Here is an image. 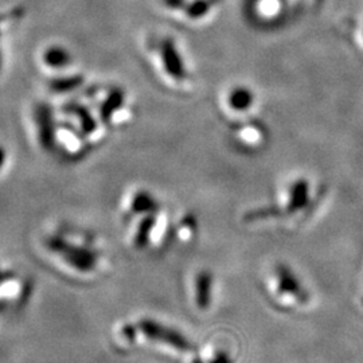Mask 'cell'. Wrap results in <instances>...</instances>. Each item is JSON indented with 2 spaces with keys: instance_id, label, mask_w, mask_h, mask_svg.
I'll use <instances>...</instances> for the list:
<instances>
[{
  "instance_id": "cell-1",
  "label": "cell",
  "mask_w": 363,
  "mask_h": 363,
  "mask_svg": "<svg viewBox=\"0 0 363 363\" xmlns=\"http://www.w3.org/2000/svg\"><path fill=\"white\" fill-rule=\"evenodd\" d=\"M276 276H277V286L279 292L281 295H291L296 298L300 303H307L310 295L306 291V288L300 284V280L289 267L284 264H280L276 268Z\"/></svg>"
},
{
  "instance_id": "cell-2",
  "label": "cell",
  "mask_w": 363,
  "mask_h": 363,
  "mask_svg": "<svg viewBox=\"0 0 363 363\" xmlns=\"http://www.w3.org/2000/svg\"><path fill=\"white\" fill-rule=\"evenodd\" d=\"M162 55L164 69L171 77L175 79H184L186 77V69L182 61L181 54L178 52L175 43L171 39H166L162 45Z\"/></svg>"
},
{
  "instance_id": "cell-3",
  "label": "cell",
  "mask_w": 363,
  "mask_h": 363,
  "mask_svg": "<svg viewBox=\"0 0 363 363\" xmlns=\"http://www.w3.org/2000/svg\"><path fill=\"white\" fill-rule=\"evenodd\" d=\"M310 201V183L307 179H298L294 182L289 194L286 208L289 213H298L307 206Z\"/></svg>"
},
{
  "instance_id": "cell-4",
  "label": "cell",
  "mask_w": 363,
  "mask_h": 363,
  "mask_svg": "<svg viewBox=\"0 0 363 363\" xmlns=\"http://www.w3.org/2000/svg\"><path fill=\"white\" fill-rule=\"evenodd\" d=\"M196 286V303L198 307L206 310L211 303V289H213V276L208 271L199 273L195 281Z\"/></svg>"
},
{
  "instance_id": "cell-5",
  "label": "cell",
  "mask_w": 363,
  "mask_h": 363,
  "mask_svg": "<svg viewBox=\"0 0 363 363\" xmlns=\"http://www.w3.org/2000/svg\"><path fill=\"white\" fill-rule=\"evenodd\" d=\"M228 103L237 112H245L255 104V94L247 86H237L230 91Z\"/></svg>"
},
{
  "instance_id": "cell-6",
  "label": "cell",
  "mask_w": 363,
  "mask_h": 363,
  "mask_svg": "<svg viewBox=\"0 0 363 363\" xmlns=\"http://www.w3.org/2000/svg\"><path fill=\"white\" fill-rule=\"evenodd\" d=\"M40 117H39V130H40V139L43 142L45 147H50L52 144V118H50V112L49 108H42L39 109Z\"/></svg>"
},
{
  "instance_id": "cell-7",
  "label": "cell",
  "mask_w": 363,
  "mask_h": 363,
  "mask_svg": "<svg viewBox=\"0 0 363 363\" xmlns=\"http://www.w3.org/2000/svg\"><path fill=\"white\" fill-rule=\"evenodd\" d=\"M45 62L52 67H62L70 62V55L62 48H52L45 54Z\"/></svg>"
},
{
  "instance_id": "cell-8",
  "label": "cell",
  "mask_w": 363,
  "mask_h": 363,
  "mask_svg": "<svg viewBox=\"0 0 363 363\" xmlns=\"http://www.w3.org/2000/svg\"><path fill=\"white\" fill-rule=\"evenodd\" d=\"M156 201L148 193H139L135 196L132 208L136 213H148L156 210Z\"/></svg>"
},
{
  "instance_id": "cell-9",
  "label": "cell",
  "mask_w": 363,
  "mask_h": 363,
  "mask_svg": "<svg viewBox=\"0 0 363 363\" xmlns=\"http://www.w3.org/2000/svg\"><path fill=\"white\" fill-rule=\"evenodd\" d=\"M81 82V77H72L67 79H55L52 84V91H66L73 89Z\"/></svg>"
},
{
  "instance_id": "cell-10",
  "label": "cell",
  "mask_w": 363,
  "mask_h": 363,
  "mask_svg": "<svg viewBox=\"0 0 363 363\" xmlns=\"http://www.w3.org/2000/svg\"><path fill=\"white\" fill-rule=\"evenodd\" d=\"M121 104H123V94L118 91L113 93L103 108V116L108 117V115H111L113 112V109H116L117 106H120Z\"/></svg>"
},
{
  "instance_id": "cell-11",
  "label": "cell",
  "mask_w": 363,
  "mask_h": 363,
  "mask_svg": "<svg viewBox=\"0 0 363 363\" xmlns=\"http://www.w3.org/2000/svg\"><path fill=\"white\" fill-rule=\"evenodd\" d=\"M210 363H233V359L230 358V355H228L225 351H220L216 358Z\"/></svg>"
},
{
  "instance_id": "cell-12",
  "label": "cell",
  "mask_w": 363,
  "mask_h": 363,
  "mask_svg": "<svg viewBox=\"0 0 363 363\" xmlns=\"http://www.w3.org/2000/svg\"><path fill=\"white\" fill-rule=\"evenodd\" d=\"M181 3V0H166V4L172 9H179Z\"/></svg>"
},
{
  "instance_id": "cell-13",
  "label": "cell",
  "mask_w": 363,
  "mask_h": 363,
  "mask_svg": "<svg viewBox=\"0 0 363 363\" xmlns=\"http://www.w3.org/2000/svg\"><path fill=\"white\" fill-rule=\"evenodd\" d=\"M4 159H6V152H4L3 148H0V167H1L3 163H4Z\"/></svg>"
}]
</instances>
